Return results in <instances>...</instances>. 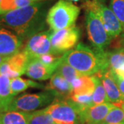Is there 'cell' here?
Segmentation results:
<instances>
[{"instance_id":"obj_1","label":"cell","mask_w":124,"mask_h":124,"mask_svg":"<svg viewBox=\"0 0 124 124\" xmlns=\"http://www.w3.org/2000/svg\"><path fill=\"white\" fill-rule=\"evenodd\" d=\"M50 3L48 1L34 2L0 16V23L26 41L32 36L47 31L46 17Z\"/></svg>"},{"instance_id":"obj_2","label":"cell","mask_w":124,"mask_h":124,"mask_svg":"<svg viewBox=\"0 0 124 124\" xmlns=\"http://www.w3.org/2000/svg\"><path fill=\"white\" fill-rule=\"evenodd\" d=\"M63 61L84 75L93 76L103 71L99 52L83 43L63 54Z\"/></svg>"},{"instance_id":"obj_3","label":"cell","mask_w":124,"mask_h":124,"mask_svg":"<svg viewBox=\"0 0 124 124\" xmlns=\"http://www.w3.org/2000/svg\"><path fill=\"white\" fill-rule=\"evenodd\" d=\"M80 13V8L70 1L59 0L50 8L46 22L53 31H57L75 26Z\"/></svg>"},{"instance_id":"obj_4","label":"cell","mask_w":124,"mask_h":124,"mask_svg":"<svg viewBox=\"0 0 124 124\" xmlns=\"http://www.w3.org/2000/svg\"><path fill=\"white\" fill-rule=\"evenodd\" d=\"M57 99L56 94L51 90L36 94H23L15 97L8 111L31 112L50 106Z\"/></svg>"},{"instance_id":"obj_5","label":"cell","mask_w":124,"mask_h":124,"mask_svg":"<svg viewBox=\"0 0 124 124\" xmlns=\"http://www.w3.org/2000/svg\"><path fill=\"white\" fill-rule=\"evenodd\" d=\"M86 11H91L100 19L108 35L113 39L123 32V27L110 8L101 0H86L82 5Z\"/></svg>"},{"instance_id":"obj_6","label":"cell","mask_w":124,"mask_h":124,"mask_svg":"<svg viewBox=\"0 0 124 124\" xmlns=\"http://www.w3.org/2000/svg\"><path fill=\"white\" fill-rule=\"evenodd\" d=\"M86 29L93 48L97 51H103L110 44L112 38L103 26L100 19L91 11L85 13Z\"/></svg>"},{"instance_id":"obj_7","label":"cell","mask_w":124,"mask_h":124,"mask_svg":"<svg viewBox=\"0 0 124 124\" xmlns=\"http://www.w3.org/2000/svg\"><path fill=\"white\" fill-rule=\"evenodd\" d=\"M45 110L59 124H81L79 112L67 99H57Z\"/></svg>"},{"instance_id":"obj_8","label":"cell","mask_w":124,"mask_h":124,"mask_svg":"<svg viewBox=\"0 0 124 124\" xmlns=\"http://www.w3.org/2000/svg\"><path fill=\"white\" fill-rule=\"evenodd\" d=\"M80 36V30L75 26L60 31H53L50 38L53 53L63 54L74 48L79 40Z\"/></svg>"},{"instance_id":"obj_9","label":"cell","mask_w":124,"mask_h":124,"mask_svg":"<svg viewBox=\"0 0 124 124\" xmlns=\"http://www.w3.org/2000/svg\"><path fill=\"white\" fill-rule=\"evenodd\" d=\"M53 32V31L49 29L32 36L26 41L23 50L30 55L31 59L46 54H54L50 42Z\"/></svg>"},{"instance_id":"obj_10","label":"cell","mask_w":124,"mask_h":124,"mask_svg":"<svg viewBox=\"0 0 124 124\" xmlns=\"http://www.w3.org/2000/svg\"><path fill=\"white\" fill-rule=\"evenodd\" d=\"M22 40L0 23V54L10 57L22 50Z\"/></svg>"},{"instance_id":"obj_11","label":"cell","mask_w":124,"mask_h":124,"mask_svg":"<svg viewBox=\"0 0 124 124\" xmlns=\"http://www.w3.org/2000/svg\"><path fill=\"white\" fill-rule=\"evenodd\" d=\"M96 75L101 80L109 101L116 106L121 107L124 103V97L121 93L110 70L100 71Z\"/></svg>"},{"instance_id":"obj_12","label":"cell","mask_w":124,"mask_h":124,"mask_svg":"<svg viewBox=\"0 0 124 124\" xmlns=\"http://www.w3.org/2000/svg\"><path fill=\"white\" fill-rule=\"evenodd\" d=\"M59 66V65L47 66L40 62L38 58H32L27 66L25 75L32 79L45 81L50 79Z\"/></svg>"},{"instance_id":"obj_13","label":"cell","mask_w":124,"mask_h":124,"mask_svg":"<svg viewBox=\"0 0 124 124\" xmlns=\"http://www.w3.org/2000/svg\"><path fill=\"white\" fill-rule=\"evenodd\" d=\"M115 105L110 102L94 106L80 115L81 124H102Z\"/></svg>"},{"instance_id":"obj_14","label":"cell","mask_w":124,"mask_h":124,"mask_svg":"<svg viewBox=\"0 0 124 124\" xmlns=\"http://www.w3.org/2000/svg\"><path fill=\"white\" fill-rule=\"evenodd\" d=\"M45 90L54 92L59 99H67L72 94V87L70 84L57 72L50 77L49 84L46 86Z\"/></svg>"},{"instance_id":"obj_15","label":"cell","mask_w":124,"mask_h":124,"mask_svg":"<svg viewBox=\"0 0 124 124\" xmlns=\"http://www.w3.org/2000/svg\"><path fill=\"white\" fill-rule=\"evenodd\" d=\"M108 69L116 76L124 79V48L106 51Z\"/></svg>"},{"instance_id":"obj_16","label":"cell","mask_w":124,"mask_h":124,"mask_svg":"<svg viewBox=\"0 0 124 124\" xmlns=\"http://www.w3.org/2000/svg\"><path fill=\"white\" fill-rule=\"evenodd\" d=\"M10 79L0 75V112L8 111L9 107L15 97L12 94Z\"/></svg>"},{"instance_id":"obj_17","label":"cell","mask_w":124,"mask_h":124,"mask_svg":"<svg viewBox=\"0 0 124 124\" xmlns=\"http://www.w3.org/2000/svg\"><path fill=\"white\" fill-rule=\"evenodd\" d=\"M72 87V94H93L94 90L93 76L82 75L71 82Z\"/></svg>"},{"instance_id":"obj_18","label":"cell","mask_w":124,"mask_h":124,"mask_svg":"<svg viewBox=\"0 0 124 124\" xmlns=\"http://www.w3.org/2000/svg\"><path fill=\"white\" fill-rule=\"evenodd\" d=\"M30 61V55L25 50H22L16 54L9 57L6 62L15 72H17L21 76L25 74Z\"/></svg>"},{"instance_id":"obj_19","label":"cell","mask_w":124,"mask_h":124,"mask_svg":"<svg viewBox=\"0 0 124 124\" xmlns=\"http://www.w3.org/2000/svg\"><path fill=\"white\" fill-rule=\"evenodd\" d=\"M10 85L11 92L14 97H16L18 94L25 91L28 88L40 89L46 88V85H44L39 84L32 80L22 79L20 77L11 79L10 81Z\"/></svg>"},{"instance_id":"obj_20","label":"cell","mask_w":124,"mask_h":124,"mask_svg":"<svg viewBox=\"0 0 124 124\" xmlns=\"http://www.w3.org/2000/svg\"><path fill=\"white\" fill-rule=\"evenodd\" d=\"M93 94H72L67 100L79 112V116L90 108L94 106Z\"/></svg>"},{"instance_id":"obj_21","label":"cell","mask_w":124,"mask_h":124,"mask_svg":"<svg viewBox=\"0 0 124 124\" xmlns=\"http://www.w3.org/2000/svg\"><path fill=\"white\" fill-rule=\"evenodd\" d=\"M28 113L19 111L0 112V124H28Z\"/></svg>"},{"instance_id":"obj_22","label":"cell","mask_w":124,"mask_h":124,"mask_svg":"<svg viewBox=\"0 0 124 124\" xmlns=\"http://www.w3.org/2000/svg\"><path fill=\"white\" fill-rule=\"evenodd\" d=\"M93 76L94 80V84H95L94 90L92 95L94 106L110 102L100 77L96 74Z\"/></svg>"},{"instance_id":"obj_23","label":"cell","mask_w":124,"mask_h":124,"mask_svg":"<svg viewBox=\"0 0 124 124\" xmlns=\"http://www.w3.org/2000/svg\"><path fill=\"white\" fill-rule=\"evenodd\" d=\"M53 122V118L45 108L28 113V124H50Z\"/></svg>"},{"instance_id":"obj_24","label":"cell","mask_w":124,"mask_h":124,"mask_svg":"<svg viewBox=\"0 0 124 124\" xmlns=\"http://www.w3.org/2000/svg\"><path fill=\"white\" fill-rule=\"evenodd\" d=\"M33 3L30 0H1L0 2V16Z\"/></svg>"},{"instance_id":"obj_25","label":"cell","mask_w":124,"mask_h":124,"mask_svg":"<svg viewBox=\"0 0 124 124\" xmlns=\"http://www.w3.org/2000/svg\"><path fill=\"white\" fill-rule=\"evenodd\" d=\"M56 72L61 75L64 79H66L70 84H71V82L74 79L84 75L64 61L59 65Z\"/></svg>"},{"instance_id":"obj_26","label":"cell","mask_w":124,"mask_h":124,"mask_svg":"<svg viewBox=\"0 0 124 124\" xmlns=\"http://www.w3.org/2000/svg\"><path fill=\"white\" fill-rule=\"evenodd\" d=\"M102 124H124V109L115 106L108 112Z\"/></svg>"},{"instance_id":"obj_27","label":"cell","mask_w":124,"mask_h":124,"mask_svg":"<svg viewBox=\"0 0 124 124\" xmlns=\"http://www.w3.org/2000/svg\"><path fill=\"white\" fill-rule=\"evenodd\" d=\"M110 8L115 15L124 31V0H110Z\"/></svg>"},{"instance_id":"obj_28","label":"cell","mask_w":124,"mask_h":124,"mask_svg":"<svg viewBox=\"0 0 124 124\" xmlns=\"http://www.w3.org/2000/svg\"><path fill=\"white\" fill-rule=\"evenodd\" d=\"M0 75H4L5 77H8L9 79H13L16 78L18 77H20V75L18 74L17 72H15V71L10 67L8 63L6 62L3 63L1 66H0Z\"/></svg>"},{"instance_id":"obj_29","label":"cell","mask_w":124,"mask_h":124,"mask_svg":"<svg viewBox=\"0 0 124 124\" xmlns=\"http://www.w3.org/2000/svg\"><path fill=\"white\" fill-rule=\"evenodd\" d=\"M112 76H113L114 79L115 80L116 83V84H117L119 88L121 93V94L124 95V79L116 76L115 75H114L112 72Z\"/></svg>"},{"instance_id":"obj_30","label":"cell","mask_w":124,"mask_h":124,"mask_svg":"<svg viewBox=\"0 0 124 124\" xmlns=\"http://www.w3.org/2000/svg\"><path fill=\"white\" fill-rule=\"evenodd\" d=\"M9 57H4V56H2V55H1L0 54V66L3 63H4L5 62H6V60L8 59V58Z\"/></svg>"},{"instance_id":"obj_31","label":"cell","mask_w":124,"mask_h":124,"mask_svg":"<svg viewBox=\"0 0 124 124\" xmlns=\"http://www.w3.org/2000/svg\"><path fill=\"white\" fill-rule=\"evenodd\" d=\"M121 43H122V44L124 45V31L121 33Z\"/></svg>"},{"instance_id":"obj_32","label":"cell","mask_w":124,"mask_h":124,"mask_svg":"<svg viewBox=\"0 0 124 124\" xmlns=\"http://www.w3.org/2000/svg\"><path fill=\"white\" fill-rule=\"evenodd\" d=\"M32 2H39V1H48V0H30Z\"/></svg>"},{"instance_id":"obj_33","label":"cell","mask_w":124,"mask_h":124,"mask_svg":"<svg viewBox=\"0 0 124 124\" xmlns=\"http://www.w3.org/2000/svg\"><path fill=\"white\" fill-rule=\"evenodd\" d=\"M66 1H75V2H77V1H79V0H66Z\"/></svg>"},{"instance_id":"obj_34","label":"cell","mask_w":124,"mask_h":124,"mask_svg":"<svg viewBox=\"0 0 124 124\" xmlns=\"http://www.w3.org/2000/svg\"><path fill=\"white\" fill-rule=\"evenodd\" d=\"M121 108H123V109L124 110V103L123 104V105H122V106H121Z\"/></svg>"},{"instance_id":"obj_35","label":"cell","mask_w":124,"mask_h":124,"mask_svg":"<svg viewBox=\"0 0 124 124\" xmlns=\"http://www.w3.org/2000/svg\"><path fill=\"white\" fill-rule=\"evenodd\" d=\"M50 124H57V123H55V122H53V123H51Z\"/></svg>"},{"instance_id":"obj_36","label":"cell","mask_w":124,"mask_h":124,"mask_svg":"<svg viewBox=\"0 0 124 124\" xmlns=\"http://www.w3.org/2000/svg\"><path fill=\"white\" fill-rule=\"evenodd\" d=\"M1 0H0V2H1Z\"/></svg>"}]
</instances>
